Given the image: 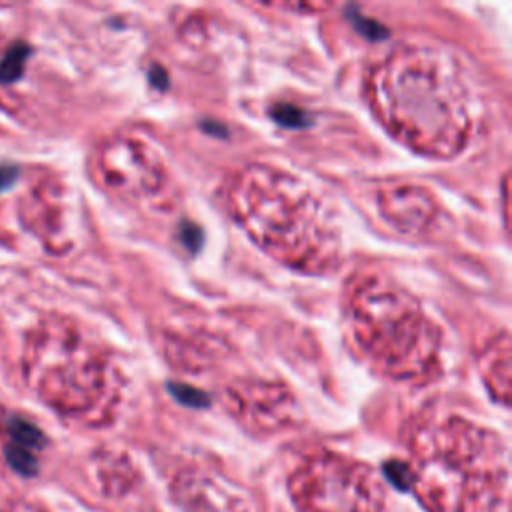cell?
Wrapping results in <instances>:
<instances>
[{"mask_svg": "<svg viewBox=\"0 0 512 512\" xmlns=\"http://www.w3.org/2000/svg\"><path fill=\"white\" fill-rule=\"evenodd\" d=\"M26 56H28V46L16 44L14 48H10L8 54L0 62V80H4V82L18 80L24 70Z\"/></svg>", "mask_w": 512, "mask_h": 512, "instance_id": "9c48e42d", "label": "cell"}, {"mask_svg": "<svg viewBox=\"0 0 512 512\" xmlns=\"http://www.w3.org/2000/svg\"><path fill=\"white\" fill-rule=\"evenodd\" d=\"M44 446L42 432L28 420L12 418L8 422L6 460L20 474H34L38 468V454Z\"/></svg>", "mask_w": 512, "mask_h": 512, "instance_id": "ba28073f", "label": "cell"}, {"mask_svg": "<svg viewBox=\"0 0 512 512\" xmlns=\"http://www.w3.org/2000/svg\"><path fill=\"white\" fill-rule=\"evenodd\" d=\"M304 512H380L382 492L372 472L340 456H318L294 476Z\"/></svg>", "mask_w": 512, "mask_h": 512, "instance_id": "277c9868", "label": "cell"}, {"mask_svg": "<svg viewBox=\"0 0 512 512\" xmlns=\"http://www.w3.org/2000/svg\"><path fill=\"white\" fill-rule=\"evenodd\" d=\"M274 116V120L282 126H288V128H302L308 124V118H306V112L302 108H296L292 104H278L272 108L270 112Z\"/></svg>", "mask_w": 512, "mask_h": 512, "instance_id": "30bf717a", "label": "cell"}, {"mask_svg": "<svg viewBox=\"0 0 512 512\" xmlns=\"http://www.w3.org/2000/svg\"><path fill=\"white\" fill-rule=\"evenodd\" d=\"M382 214L404 232H420L434 218V202L426 190L396 188L380 196Z\"/></svg>", "mask_w": 512, "mask_h": 512, "instance_id": "8992f818", "label": "cell"}, {"mask_svg": "<svg viewBox=\"0 0 512 512\" xmlns=\"http://www.w3.org/2000/svg\"><path fill=\"white\" fill-rule=\"evenodd\" d=\"M16 180V168L14 166H0V190L8 188Z\"/></svg>", "mask_w": 512, "mask_h": 512, "instance_id": "7c38bea8", "label": "cell"}, {"mask_svg": "<svg viewBox=\"0 0 512 512\" xmlns=\"http://www.w3.org/2000/svg\"><path fill=\"white\" fill-rule=\"evenodd\" d=\"M232 400L236 402L238 410L248 414L258 426H280L290 416L288 406V392L276 390L274 386H252L248 394L240 392L238 388L232 390Z\"/></svg>", "mask_w": 512, "mask_h": 512, "instance_id": "52a82bcc", "label": "cell"}, {"mask_svg": "<svg viewBox=\"0 0 512 512\" xmlns=\"http://www.w3.org/2000/svg\"><path fill=\"white\" fill-rule=\"evenodd\" d=\"M108 180L130 194H148L162 186V164L140 142L122 140L106 150Z\"/></svg>", "mask_w": 512, "mask_h": 512, "instance_id": "5b68a950", "label": "cell"}, {"mask_svg": "<svg viewBox=\"0 0 512 512\" xmlns=\"http://www.w3.org/2000/svg\"><path fill=\"white\" fill-rule=\"evenodd\" d=\"M170 390H172L174 398L180 400L182 404H188V406H194V408L208 404L206 394L196 390V388H190V386H184V384H170Z\"/></svg>", "mask_w": 512, "mask_h": 512, "instance_id": "8fae6325", "label": "cell"}, {"mask_svg": "<svg viewBox=\"0 0 512 512\" xmlns=\"http://www.w3.org/2000/svg\"><path fill=\"white\" fill-rule=\"evenodd\" d=\"M10 512H42V510H36V508H32V506H18V508H14V510H10Z\"/></svg>", "mask_w": 512, "mask_h": 512, "instance_id": "4fadbf2b", "label": "cell"}, {"mask_svg": "<svg viewBox=\"0 0 512 512\" xmlns=\"http://www.w3.org/2000/svg\"><path fill=\"white\" fill-rule=\"evenodd\" d=\"M356 338L388 372L412 376L430 364L438 334L406 292L394 286L362 284L350 298Z\"/></svg>", "mask_w": 512, "mask_h": 512, "instance_id": "3957f363", "label": "cell"}, {"mask_svg": "<svg viewBox=\"0 0 512 512\" xmlns=\"http://www.w3.org/2000/svg\"><path fill=\"white\" fill-rule=\"evenodd\" d=\"M374 78V102L382 122L424 154L450 156L470 130L466 88L426 52H398Z\"/></svg>", "mask_w": 512, "mask_h": 512, "instance_id": "6da1fadb", "label": "cell"}, {"mask_svg": "<svg viewBox=\"0 0 512 512\" xmlns=\"http://www.w3.org/2000/svg\"><path fill=\"white\" fill-rule=\"evenodd\" d=\"M232 198L238 220L286 264L320 270L338 256V236L324 226L322 206L292 174L252 168L238 178Z\"/></svg>", "mask_w": 512, "mask_h": 512, "instance_id": "7a4b0ae2", "label": "cell"}]
</instances>
